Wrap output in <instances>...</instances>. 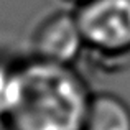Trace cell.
<instances>
[{
    "mask_svg": "<svg viewBox=\"0 0 130 130\" xmlns=\"http://www.w3.org/2000/svg\"><path fill=\"white\" fill-rule=\"evenodd\" d=\"M92 92L74 66L22 58L17 97L5 130H84Z\"/></svg>",
    "mask_w": 130,
    "mask_h": 130,
    "instance_id": "6da1fadb",
    "label": "cell"
},
{
    "mask_svg": "<svg viewBox=\"0 0 130 130\" xmlns=\"http://www.w3.org/2000/svg\"><path fill=\"white\" fill-rule=\"evenodd\" d=\"M31 56L58 64L74 66L87 50L74 12H54L43 18L31 33Z\"/></svg>",
    "mask_w": 130,
    "mask_h": 130,
    "instance_id": "3957f363",
    "label": "cell"
},
{
    "mask_svg": "<svg viewBox=\"0 0 130 130\" xmlns=\"http://www.w3.org/2000/svg\"><path fill=\"white\" fill-rule=\"evenodd\" d=\"M74 13L89 51L109 59L130 54V0H87Z\"/></svg>",
    "mask_w": 130,
    "mask_h": 130,
    "instance_id": "7a4b0ae2",
    "label": "cell"
},
{
    "mask_svg": "<svg viewBox=\"0 0 130 130\" xmlns=\"http://www.w3.org/2000/svg\"><path fill=\"white\" fill-rule=\"evenodd\" d=\"M63 2H68V3H71V5H74V7H77V5H81V3H84V2H87V0H63Z\"/></svg>",
    "mask_w": 130,
    "mask_h": 130,
    "instance_id": "8992f818",
    "label": "cell"
},
{
    "mask_svg": "<svg viewBox=\"0 0 130 130\" xmlns=\"http://www.w3.org/2000/svg\"><path fill=\"white\" fill-rule=\"evenodd\" d=\"M22 58L0 53V122L8 114L20 84Z\"/></svg>",
    "mask_w": 130,
    "mask_h": 130,
    "instance_id": "5b68a950",
    "label": "cell"
},
{
    "mask_svg": "<svg viewBox=\"0 0 130 130\" xmlns=\"http://www.w3.org/2000/svg\"><path fill=\"white\" fill-rule=\"evenodd\" d=\"M84 130H130V105L112 92H92Z\"/></svg>",
    "mask_w": 130,
    "mask_h": 130,
    "instance_id": "277c9868",
    "label": "cell"
}]
</instances>
